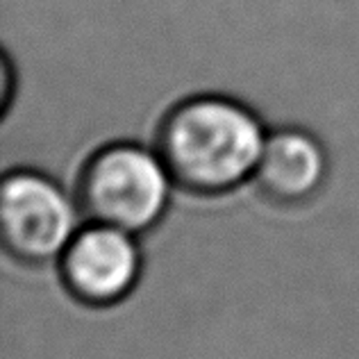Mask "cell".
<instances>
[{"label": "cell", "instance_id": "cell-1", "mask_svg": "<svg viewBox=\"0 0 359 359\" xmlns=\"http://www.w3.org/2000/svg\"><path fill=\"white\" fill-rule=\"evenodd\" d=\"M266 135L243 102L203 93L166 111L155 148L175 187L194 196H223L252 180Z\"/></svg>", "mask_w": 359, "mask_h": 359}, {"label": "cell", "instance_id": "cell-2", "mask_svg": "<svg viewBox=\"0 0 359 359\" xmlns=\"http://www.w3.org/2000/svg\"><path fill=\"white\" fill-rule=\"evenodd\" d=\"M173 187L157 148L116 141L87 159L75 198L87 221L141 237L164 219Z\"/></svg>", "mask_w": 359, "mask_h": 359}, {"label": "cell", "instance_id": "cell-3", "mask_svg": "<svg viewBox=\"0 0 359 359\" xmlns=\"http://www.w3.org/2000/svg\"><path fill=\"white\" fill-rule=\"evenodd\" d=\"M78 198L50 175L16 168L0 184V241L7 255L27 266L57 262L82 228Z\"/></svg>", "mask_w": 359, "mask_h": 359}, {"label": "cell", "instance_id": "cell-4", "mask_svg": "<svg viewBox=\"0 0 359 359\" xmlns=\"http://www.w3.org/2000/svg\"><path fill=\"white\" fill-rule=\"evenodd\" d=\"M141 250L135 234L87 221L57 259L60 280L84 307L118 305L141 278Z\"/></svg>", "mask_w": 359, "mask_h": 359}, {"label": "cell", "instance_id": "cell-5", "mask_svg": "<svg viewBox=\"0 0 359 359\" xmlns=\"http://www.w3.org/2000/svg\"><path fill=\"white\" fill-rule=\"evenodd\" d=\"M327 171V153L311 132L280 128L266 135L252 182L271 203L296 207L318 196Z\"/></svg>", "mask_w": 359, "mask_h": 359}, {"label": "cell", "instance_id": "cell-6", "mask_svg": "<svg viewBox=\"0 0 359 359\" xmlns=\"http://www.w3.org/2000/svg\"><path fill=\"white\" fill-rule=\"evenodd\" d=\"M0 71H3V96H0V102H3V109L9 107V102H12V82H14V69L12 64H9L7 57H3V64H0Z\"/></svg>", "mask_w": 359, "mask_h": 359}]
</instances>
